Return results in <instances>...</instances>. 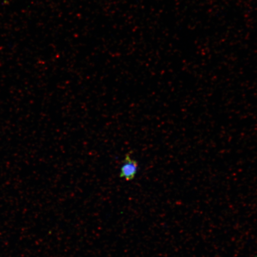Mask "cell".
Here are the masks:
<instances>
[{
    "mask_svg": "<svg viewBox=\"0 0 257 257\" xmlns=\"http://www.w3.org/2000/svg\"><path fill=\"white\" fill-rule=\"evenodd\" d=\"M138 169L137 160L132 159L130 154H127L123 161L120 169V178L126 181H133L136 178Z\"/></svg>",
    "mask_w": 257,
    "mask_h": 257,
    "instance_id": "6da1fadb",
    "label": "cell"
}]
</instances>
